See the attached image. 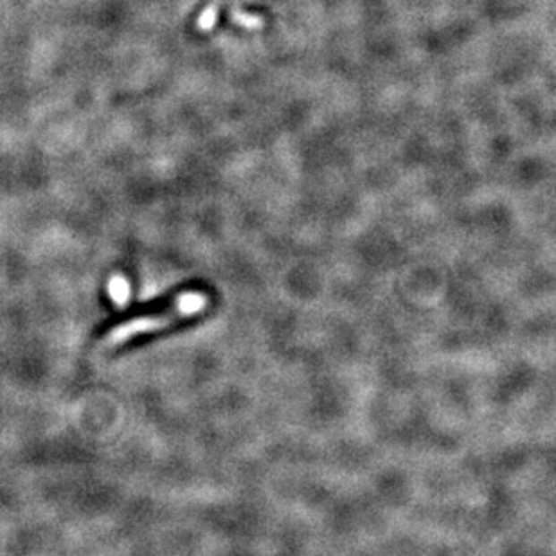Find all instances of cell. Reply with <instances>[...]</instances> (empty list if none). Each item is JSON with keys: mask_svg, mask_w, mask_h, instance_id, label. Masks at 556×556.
Listing matches in <instances>:
<instances>
[{"mask_svg": "<svg viewBox=\"0 0 556 556\" xmlns=\"http://www.w3.org/2000/svg\"><path fill=\"white\" fill-rule=\"evenodd\" d=\"M208 295L201 290H188L178 294L169 306L153 312L150 315H139V317H132L124 322L115 324L112 329H108V333L105 335V344L107 346H117V344H124L126 340L137 337V335H144L150 331H157L162 329L180 319L192 317V315H199L201 312H204L208 308Z\"/></svg>", "mask_w": 556, "mask_h": 556, "instance_id": "1", "label": "cell"}, {"mask_svg": "<svg viewBox=\"0 0 556 556\" xmlns=\"http://www.w3.org/2000/svg\"><path fill=\"white\" fill-rule=\"evenodd\" d=\"M108 294L115 306H124L130 299V285L123 276H114L108 283Z\"/></svg>", "mask_w": 556, "mask_h": 556, "instance_id": "2", "label": "cell"}, {"mask_svg": "<svg viewBox=\"0 0 556 556\" xmlns=\"http://www.w3.org/2000/svg\"><path fill=\"white\" fill-rule=\"evenodd\" d=\"M233 21L247 30H260L263 26V19L258 17V15H249V13H244L242 10H235L233 12Z\"/></svg>", "mask_w": 556, "mask_h": 556, "instance_id": "3", "label": "cell"}, {"mask_svg": "<svg viewBox=\"0 0 556 556\" xmlns=\"http://www.w3.org/2000/svg\"><path fill=\"white\" fill-rule=\"evenodd\" d=\"M218 19V4H211L206 8V12L202 13L201 21H199V30L201 31H211L217 24Z\"/></svg>", "mask_w": 556, "mask_h": 556, "instance_id": "4", "label": "cell"}]
</instances>
